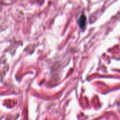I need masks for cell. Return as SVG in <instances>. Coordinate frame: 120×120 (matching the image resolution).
<instances>
[{"label": "cell", "mask_w": 120, "mask_h": 120, "mask_svg": "<svg viewBox=\"0 0 120 120\" xmlns=\"http://www.w3.org/2000/svg\"><path fill=\"white\" fill-rule=\"evenodd\" d=\"M87 19L86 16L85 15H82L79 18V23L80 28L82 29L85 28L86 25Z\"/></svg>", "instance_id": "obj_1"}]
</instances>
